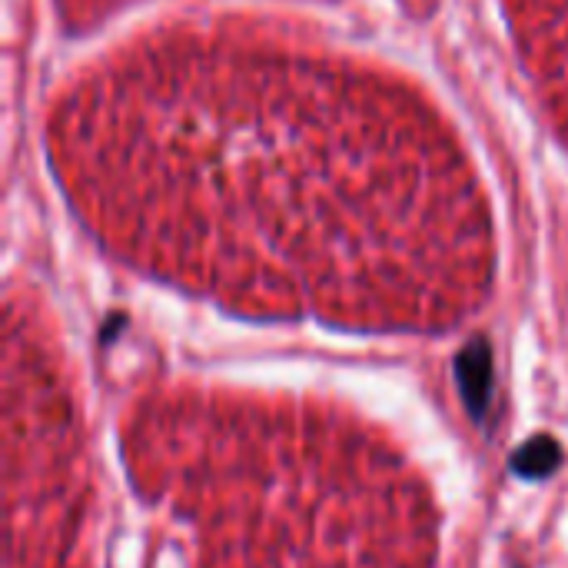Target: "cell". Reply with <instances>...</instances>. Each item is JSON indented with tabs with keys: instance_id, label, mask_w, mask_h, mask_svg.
<instances>
[{
	"instance_id": "1",
	"label": "cell",
	"mask_w": 568,
	"mask_h": 568,
	"mask_svg": "<svg viewBox=\"0 0 568 568\" xmlns=\"http://www.w3.org/2000/svg\"><path fill=\"white\" fill-rule=\"evenodd\" d=\"M140 57L83 90L67 140L103 226L343 250L486 226L463 156L396 83L316 57Z\"/></svg>"
},
{
	"instance_id": "4",
	"label": "cell",
	"mask_w": 568,
	"mask_h": 568,
	"mask_svg": "<svg viewBox=\"0 0 568 568\" xmlns=\"http://www.w3.org/2000/svg\"><path fill=\"white\" fill-rule=\"evenodd\" d=\"M562 446L552 436H536L513 453V473L523 479H546L559 469Z\"/></svg>"
},
{
	"instance_id": "3",
	"label": "cell",
	"mask_w": 568,
	"mask_h": 568,
	"mask_svg": "<svg viewBox=\"0 0 568 568\" xmlns=\"http://www.w3.org/2000/svg\"><path fill=\"white\" fill-rule=\"evenodd\" d=\"M456 379H459V393L466 409L483 419L489 409V393H493V363H489V346L486 343H473L459 363H456Z\"/></svg>"
},
{
	"instance_id": "2",
	"label": "cell",
	"mask_w": 568,
	"mask_h": 568,
	"mask_svg": "<svg viewBox=\"0 0 568 568\" xmlns=\"http://www.w3.org/2000/svg\"><path fill=\"white\" fill-rule=\"evenodd\" d=\"M523 7V30H529L532 47L549 60L552 73L559 57L568 60V0H516Z\"/></svg>"
}]
</instances>
